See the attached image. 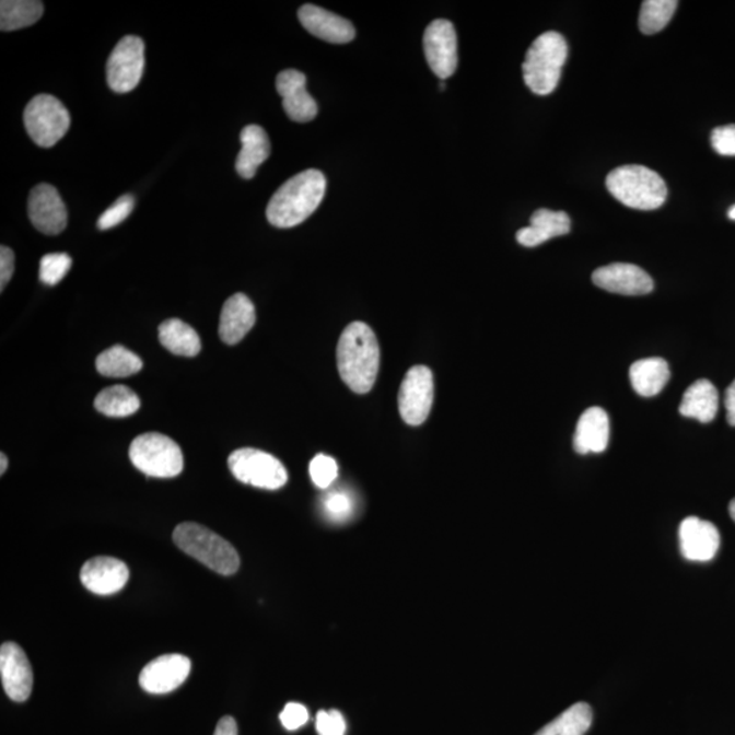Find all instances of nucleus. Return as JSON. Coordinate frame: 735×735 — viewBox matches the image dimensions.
Listing matches in <instances>:
<instances>
[{"label": "nucleus", "mask_w": 735, "mask_h": 735, "mask_svg": "<svg viewBox=\"0 0 735 735\" xmlns=\"http://www.w3.org/2000/svg\"><path fill=\"white\" fill-rule=\"evenodd\" d=\"M339 375L355 394L370 393L375 386L381 349L372 328L364 322H353L345 328L337 348Z\"/></svg>", "instance_id": "nucleus-1"}, {"label": "nucleus", "mask_w": 735, "mask_h": 735, "mask_svg": "<svg viewBox=\"0 0 735 735\" xmlns=\"http://www.w3.org/2000/svg\"><path fill=\"white\" fill-rule=\"evenodd\" d=\"M326 177L317 170H306L283 183L272 195L266 217L272 226H298L319 208L326 194Z\"/></svg>", "instance_id": "nucleus-2"}, {"label": "nucleus", "mask_w": 735, "mask_h": 735, "mask_svg": "<svg viewBox=\"0 0 735 735\" xmlns=\"http://www.w3.org/2000/svg\"><path fill=\"white\" fill-rule=\"evenodd\" d=\"M567 57V42L560 33L547 32L536 38L522 66L527 88L538 96H548L555 92Z\"/></svg>", "instance_id": "nucleus-3"}, {"label": "nucleus", "mask_w": 735, "mask_h": 735, "mask_svg": "<svg viewBox=\"0 0 735 735\" xmlns=\"http://www.w3.org/2000/svg\"><path fill=\"white\" fill-rule=\"evenodd\" d=\"M606 187L618 202L637 210L660 209L667 197L665 180L642 165H626L611 171Z\"/></svg>", "instance_id": "nucleus-4"}, {"label": "nucleus", "mask_w": 735, "mask_h": 735, "mask_svg": "<svg viewBox=\"0 0 735 735\" xmlns=\"http://www.w3.org/2000/svg\"><path fill=\"white\" fill-rule=\"evenodd\" d=\"M174 542L184 553L194 557L220 575L230 576L238 571L241 557L232 545L198 523L186 522L174 532Z\"/></svg>", "instance_id": "nucleus-5"}, {"label": "nucleus", "mask_w": 735, "mask_h": 735, "mask_svg": "<svg viewBox=\"0 0 735 735\" xmlns=\"http://www.w3.org/2000/svg\"><path fill=\"white\" fill-rule=\"evenodd\" d=\"M130 459L143 475L155 478H174L183 471V453L165 434L150 432L133 439Z\"/></svg>", "instance_id": "nucleus-6"}, {"label": "nucleus", "mask_w": 735, "mask_h": 735, "mask_svg": "<svg viewBox=\"0 0 735 735\" xmlns=\"http://www.w3.org/2000/svg\"><path fill=\"white\" fill-rule=\"evenodd\" d=\"M26 132L40 148H52L69 131L71 116L57 97L38 94L26 105L24 113Z\"/></svg>", "instance_id": "nucleus-7"}, {"label": "nucleus", "mask_w": 735, "mask_h": 735, "mask_svg": "<svg viewBox=\"0 0 735 735\" xmlns=\"http://www.w3.org/2000/svg\"><path fill=\"white\" fill-rule=\"evenodd\" d=\"M228 466L236 480L260 489H280L289 478L285 466L276 456L255 448L233 451Z\"/></svg>", "instance_id": "nucleus-8"}, {"label": "nucleus", "mask_w": 735, "mask_h": 735, "mask_svg": "<svg viewBox=\"0 0 735 735\" xmlns=\"http://www.w3.org/2000/svg\"><path fill=\"white\" fill-rule=\"evenodd\" d=\"M433 375L425 365L410 368L400 384L398 408L406 424H424L433 405Z\"/></svg>", "instance_id": "nucleus-9"}, {"label": "nucleus", "mask_w": 735, "mask_h": 735, "mask_svg": "<svg viewBox=\"0 0 735 735\" xmlns=\"http://www.w3.org/2000/svg\"><path fill=\"white\" fill-rule=\"evenodd\" d=\"M144 70V43L126 36L116 44L107 63L108 86L115 93H130L139 85Z\"/></svg>", "instance_id": "nucleus-10"}, {"label": "nucleus", "mask_w": 735, "mask_h": 735, "mask_svg": "<svg viewBox=\"0 0 735 735\" xmlns=\"http://www.w3.org/2000/svg\"><path fill=\"white\" fill-rule=\"evenodd\" d=\"M424 52L429 67L440 80L454 75L458 67V38L453 22L436 20L428 25Z\"/></svg>", "instance_id": "nucleus-11"}, {"label": "nucleus", "mask_w": 735, "mask_h": 735, "mask_svg": "<svg viewBox=\"0 0 735 735\" xmlns=\"http://www.w3.org/2000/svg\"><path fill=\"white\" fill-rule=\"evenodd\" d=\"M27 214L33 226L44 235L55 236L67 226V209L58 189L51 184H38L27 199Z\"/></svg>", "instance_id": "nucleus-12"}, {"label": "nucleus", "mask_w": 735, "mask_h": 735, "mask_svg": "<svg viewBox=\"0 0 735 735\" xmlns=\"http://www.w3.org/2000/svg\"><path fill=\"white\" fill-rule=\"evenodd\" d=\"M191 673V661L180 654L159 656L143 667L139 685L152 695L174 692Z\"/></svg>", "instance_id": "nucleus-13"}, {"label": "nucleus", "mask_w": 735, "mask_h": 735, "mask_svg": "<svg viewBox=\"0 0 735 735\" xmlns=\"http://www.w3.org/2000/svg\"><path fill=\"white\" fill-rule=\"evenodd\" d=\"M0 677L4 692L14 701L30 699L33 689V670L24 650L15 643H3L0 649Z\"/></svg>", "instance_id": "nucleus-14"}, {"label": "nucleus", "mask_w": 735, "mask_h": 735, "mask_svg": "<svg viewBox=\"0 0 735 735\" xmlns=\"http://www.w3.org/2000/svg\"><path fill=\"white\" fill-rule=\"evenodd\" d=\"M593 282L606 292L623 296H642L653 292L654 281L640 267L629 264H612L594 271Z\"/></svg>", "instance_id": "nucleus-15"}, {"label": "nucleus", "mask_w": 735, "mask_h": 735, "mask_svg": "<svg viewBox=\"0 0 735 735\" xmlns=\"http://www.w3.org/2000/svg\"><path fill=\"white\" fill-rule=\"evenodd\" d=\"M276 88L289 119L308 122L316 118L317 104L306 91V78L302 71H281L277 77Z\"/></svg>", "instance_id": "nucleus-16"}, {"label": "nucleus", "mask_w": 735, "mask_h": 735, "mask_svg": "<svg viewBox=\"0 0 735 735\" xmlns=\"http://www.w3.org/2000/svg\"><path fill=\"white\" fill-rule=\"evenodd\" d=\"M679 548L685 559L705 562L714 559L721 545L718 528L711 522L689 516L679 526Z\"/></svg>", "instance_id": "nucleus-17"}, {"label": "nucleus", "mask_w": 735, "mask_h": 735, "mask_svg": "<svg viewBox=\"0 0 735 735\" xmlns=\"http://www.w3.org/2000/svg\"><path fill=\"white\" fill-rule=\"evenodd\" d=\"M128 578H130L128 567L115 557H93L81 570L83 586L97 595H113L120 592L126 586Z\"/></svg>", "instance_id": "nucleus-18"}, {"label": "nucleus", "mask_w": 735, "mask_h": 735, "mask_svg": "<svg viewBox=\"0 0 735 735\" xmlns=\"http://www.w3.org/2000/svg\"><path fill=\"white\" fill-rule=\"evenodd\" d=\"M299 21L311 35L327 43L347 44L355 36L352 22L315 4H304L299 10Z\"/></svg>", "instance_id": "nucleus-19"}, {"label": "nucleus", "mask_w": 735, "mask_h": 735, "mask_svg": "<svg viewBox=\"0 0 735 735\" xmlns=\"http://www.w3.org/2000/svg\"><path fill=\"white\" fill-rule=\"evenodd\" d=\"M256 322L255 305L243 293L233 294L221 311L220 337L226 345H236L247 336Z\"/></svg>", "instance_id": "nucleus-20"}, {"label": "nucleus", "mask_w": 735, "mask_h": 735, "mask_svg": "<svg viewBox=\"0 0 735 735\" xmlns=\"http://www.w3.org/2000/svg\"><path fill=\"white\" fill-rule=\"evenodd\" d=\"M609 438L608 413L600 408H590L579 419L573 448L581 455L600 454L608 448Z\"/></svg>", "instance_id": "nucleus-21"}, {"label": "nucleus", "mask_w": 735, "mask_h": 735, "mask_svg": "<svg viewBox=\"0 0 735 735\" xmlns=\"http://www.w3.org/2000/svg\"><path fill=\"white\" fill-rule=\"evenodd\" d=\"M570 231L571 220L565 211L539 209L532 215L530 226L517 231L516 241L523 247H537L550 238L568 235Z\"/></svg>", "instance_id": "nucleus-22"}, {"label": "nucleus", "mask_w": 735, "mask_h": 735, "mask_svg": "<svg viewBox=\"0 0 735 735\" xmlns=\"http://www.w3.org/2000/svg\"><path fill=\"white\" fill-rule=\"evenodd\" d=\"M242 150L237 155L236 171L243 179H253L270 155L269 136L260 126L249 125L241 133Z\"/></svg>", "instance_id": "nucleus-23"}, {"label": "nucleus", "mask_w": 735, "mask_h": 735, "mask_svg": "<svg viewBox=\"0 0 735 735\" xmlns=\"http://www.w3.org/2000/svg\"><path fill=\"white\" fill-rule=\"evenodd\" d=\"M718 409H720V395L714 384L707 378L695 382L685 392L681 405H679V413L688 419L703 422V424L715 419Z\"/></svg>", "instance_id": "nucleus-24"}, {"label": "nucleus", "mask_w": 735, "mask_h": 735, "mask_svg": "<svg viewBox=\"0 0 735 735\" xmlns=\"http://www.w3.org/2000/svg\"><path fill=\"white\" fill-rule=\"evenodd\" d=\"M632 387L640 397L651 398L658 395L670 378L669 364L664 359L639 360L629 370Z\"/></svg>", "instance_id": "nucleus-25"}, {"label": "nucleus", "mask_w": 735, "mask_h": 735, "mask_svg": "<svg viewBox=\"0 0 735 735\" xmlns=\"http://www.w3.org/2000/svg\"><path fill=\"white\" fill-rule=\"evenodd\" d=\"M159 338L165 349L183 358H195L202 349L198 332L180 319L165 320L159 328Z\"/></svg>", "instance_id": "nucleus-26"}, {"label": "nucleus", "mask_w": 735, "mask_h": 735, "mask_svg": "<svg viewBox=\"0 0 735 735\" xmlns=\"http://www.w3.org/2000/svg\"><path fill=\"white\" fill-rule=\"evenodd\" d=\"M44 13L37 0H2L0 2V30L13 32L36 24Z\"/></svg>", "instance_id": "nucleus-27"}, {"label": "nucleus", "mask_w": 735, "mask_h": 735, "mask_svg": "<svg viewBox=\"0 0 735 735\" xmlns=\"http://www.w3.org/2000/svg\"><path fill=\"white\" fill-rule=\"evenodd\" d=\"M94 406L104 416L122 419V417L136 415L141 408V400L130 387L113 386L103 389L97 395Z\"/></svg>", "instance_id": "nucleus-28"}, {"label": "nucleus", "mask_w": 735, "mask_h": 735, "mask_svg": "<svg viewBox=\"0 0 735 735\" xmlns=\"http://www.w3.org/2000/svg\"><path fill=\"white\" fill-rule=\"evenodd\" d=\"M142 366V360L121 345L105 350L96 360L100 375L107 377L132 376L141 371Z\"/></svg>", "instance_id": "nucleus-29"}, {"label": "nucleus", "mask_w": 735, "mask_h": 735, "mask_svg": "<svg viewBox=\"0 0 735 735\" xmlns=\"http://www.w3.org/2000/svg\"><path fill=\"white\" fill-rule=\"evenodd\" d=\"M593 722V711L586 703H576L544 726L536 735H584Z\"/></svg>", "instance_id": "nucleus-30"}, {"label": "nucleus", "mask_w": 735, "mask_h": 735, "mask_svg": "<svg viewBox=\"0 0 735 735\" xmlns=\"http://www.w3.org/2000/svg\"><path fill=\"white\" fill-rule=\"evenodd\" d=\"M676 0H645L639 16V30L644 35H655L664 31L676 13Z\"/></svg>", "instance_id": "nucleus-31"}, {"label": "nucleus", "mask_w": 735, "mask_h": 735, "mask_svg": "<svg viewBox=\"0 0 735 735\" xmlns=\"http://www.w3.org/2000/svg\"><path fill=\"white\" fill-rule=\"evenodd\" d=\"M72 259L63 253L44 255L40 261V281L48 287L58 285L70 271Z\"/></svg>", "instance_id": "nucleus-32"}, {"label": "nucleus", "mask_w": 735, "mask_h": 735, "mask_svg": "<svg viewBox=\"0 0 735 735\" xmlns=\"http://www.w3.org/2000/svg\"><path fill=\"white\" fill-rule=\"evenodd\" d=\"M310 475L312 482L319 489H327L337 480L338 465L331 456L316 455L310 464Z\"/></svg>", "instance_id": "nucleus-33"}, {"label": "nucleus", "mask_w": 735, "mask_h": 735, "mask_svg": "<svg viewBox=\"0 0 735 735\" xmlns=\"http://www.w3.org/2000/svg\"><path fill=\"white\" fill-rule=\"evenodd\" d=\"M133 206H136V199H133L132 195H122L100 217L97 222L98 230L108 231L121 224L132 213Z\"/></svg>", "instance_id": "nucleus-34"}, {"label": "nucleus", "mask_w": 735, "mask_h": 735, "mask_svg": "<svg viewBox=\"0 0 735 735\" xmlns=\"http://www.w3.org/2000/svg\"><path fill=\"white\" fill-rule=\"evenodd\" d=\"M323 506H325L327 516L336 522L347 521L353 512V501L343 492L328 494Z\"/></svg>", "instance_id": "nucleus-35"}, {"label": "nucleus", "mask_w": 735, "mask_h": 735, "mask_svg": "<svg viewBox=\"0 0 735 735\" xmlns=\"http://www.w3.org/2000/svg\"><path fill=\"white\" fill-rule=\"evenodd\" d=\"M316 732L319 735H345L347 722L337 710L319 711L316 715Z\"/></svg>", "instance_id": "nucleus-36"}, {"label": "nucleus", "mask_w": 735, "mask_h": 735, "mask_svg": "<svg viewBox=\"0 0 735 735\" xmlns=\"http://www.w3.org/2000/svg\"><path fill=\"white\" fill-rule=\"evenodd\" d=\"M711 143L718 154L735 158V125L716 127L711 132Z\"/></svg>", "instance_id": "nucleus-37"}, {"label": "nucleus", "mask_w": 735, "mask_h": 735, "mask_svg": "<svg viewBox=\"0 0 735 735\" xmlns=\"http://www.w3.org/2000/svg\"><path fill=\"white\" fill-rule=\"evenodd\" d=\"M280 720L282 726L289 732L298 731L303 727L310 720L308 710L303 704L289 703L281 712Z\"/></svg>", "instance_id": "nucleus-38"}, {"label": "nucleus", "mask_w": 735, "mask_h": 735, "mask_svg": "<svg viewBox=\"0 0 735 735\" xmlns=\"http://www.w3.org/2000/svg\"><path fill=\"white\" fill-rule=\"evenodd\" d=\"M14 266L15 256L13 250L2 245V248H0V289H2V292L10 282L11 277H13Z\"/></svg>", "instance_id": "nucleus-39"}, {"label": "nucleus", "mask_w": 735, "mask_h": 735, "mask_svg": "<svg viewBox=\"0 0 735 735\" xmlns=\"http://www.w3.org/2000/svg\"><path fill=\"white\" fill-rule=\"evenodd\" d=\"M214 735H238L235 718H221L219 725L215 727Z\"/></svg>", "instance_id": "nucleus-40"}, {"label": "nucleus", "mask_w": 735, "mask_h": 735, "mask_svg": "<svg viewBox=\"0 0 735 735\" xmlns=\"http://www.w3.org/2000/svg\"><path fill=\"white\" fill-rule=\"evenodd\" d=\"M727 422L735 427V381L726 389L725 398Z\"/></svg>", "instance_id": "nucleus-41"}, {"label": "nucleus", "mask_w": 735, "mask_h": 735, "mask_svg": "<svg viewBox=\"0 0 735 735\" xmlns=\"http://www.w3.org/2000/svg\"><path fill=\"white\" fill-rule=\"evenodd\" d=\"M9 459L5 454L0 455V475H4V471L8 470Z\"/></svg>", "instance_id": "nucleus-42"}, {"label": "nucleus", "mask_w": 735, "mask_h": 735, "mask_svg": "<svg viewBox=\"0 0 735 735\" xmlns=\"http://www.w3.org/2000/svg\"><path fill=\"white\" fill-rule=\"evenodd\" d=\"M728 512H731L733 521L735 522V499H733L731 505H728Z\"/></svg>", "instance_id": "nucleus-43"}, {"label": "nucleus", "mask_w": 735, "mask_h": 735, "mask_svg": "<svg viewBox=\"0 0 735 735\" xmlns=\"http://www.w3.org/2000/svg\"><path fill=\"white\" fill-rule=\"evenodd\" d=\"M728 219L735 221V205L733 206V208L731 210H728Z\"/></svg>", "instance_id": "nucleus-44"}, {"label": "nucleus", "mask_w": 735, "mask_h": 735, "mask_svg": "<svg viewBox=\"0 0 735 735\" xmlns=\"http://www.w3.org/2000/svg\"><path fill=\"white\" fill-rule=\"evenodd\" d=\"M440 89H442V91H444V89H445V83L444 82L440 83Z\"/></svg>", "instance_id": "nucleus-45"}]
</instances>
